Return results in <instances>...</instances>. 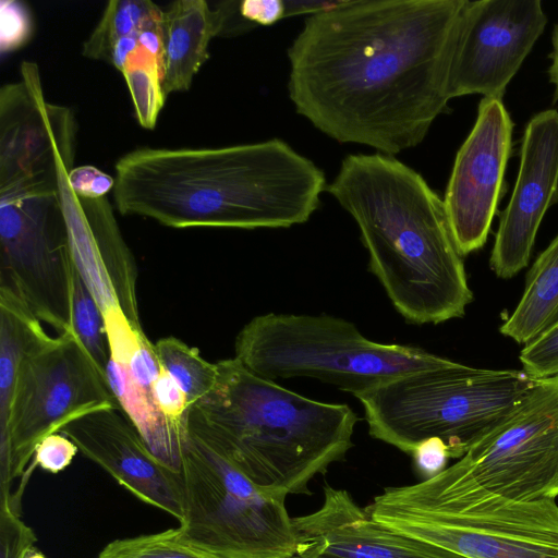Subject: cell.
Wrapping results in <instances>:
<instances>
[{"label":"cell","instance_id":"obj_1","mask_svg":"<svg viewBox=\"0 0 558 558\" xmlns=\"http://www.w3.org/2000/svg\"><path fill=\"white\" fill-rule=\"evenodd\" d=\"M465 0H353L307 15L288 49L299 114L339 143L395 156L449 111L447 75Z\"/></svg>","mask_w":558,"mask_h":558},{"label":"cell","instance_id":"obj_2","mask_svg":"<svg viewBox=\"0 0 558 558\" xmlns=\"http://www.w3.org/2000/svg\"><path fill=\"white\" fill-rule=\"evenodd\" d=\"M114 205L185 229L289 228L306 222L324 171L280 138L209 148L142 147L114 166Z\"/></svg>","mask_w":558,"mask_h":558},{"label":"cell","instance_id":"obj_3","mask_svg":"<svg viewBox=\"0 0 558 558\" xmlns=\"http://www.w3.org/2000/svg\"><path fill=\"white\" fill-rule=\"evenodd\" d=\"M327 192L355 220L368 267L412 324L464 315L473 299L444 199L414 169L380 153L347 156Z\"/></svg>","mask_w":558,"mask_h":558},{"label":"cell","instance_id":"obj_4","mask_svg":"<svg viewBox=\"0 0 558 558\" xmlns=\"http://www.w3.org/2000/svg\"><path fill=\"white\" fill-rule=\"evenodd\" d=\"M216 363V385L190 409L187 425L264 493L310 494L313 477L352 448L356 413L260 377L235 357Z\"/></svg>","mask_w":558,"mask_h":558},{"label":"cell","instance_id":"obj_5","mask_svg":"<svg viewBox=\"0 0 558 558\" xmlns=\"http://www.w3.org/2000/svg\"><path fill=\"white\" fill-rule=\"evenodd\" d=\"M557 497L558 375L537 379L519 408L456 463L420 483L386 488L371 505L436 512Z\"/></svg>","mask_w":558,"mask_h":558},{"label":"cell","instance_id":"obj_6","mask_svg":"<svg viewBox=\"0 0 558 558\" xmlns=\"http://www.w3.org/2000/svg\"><path fill=\"white\" fill-rule=\"evenodd\" d=\"M537 379L524 371L487 369L451 360L354 395L369 435L412 454L432 437L460 459L523 402Z\"/></svg>","mask_w":558,"mask_h":558},{"label":"cell","instance_id":"obj_7","mask_svg":"<svg viewBox=\"0 0 558 558\" xmlns=\"http://www.w3.org/2000/svg\"><path fill=\"white\" fill-rule=\"evenodd\" d=\"M234 351L260 377H310L353 396L448 361L417 347L373 341L353 323L326 314L258 315L240 330Z\"/></svg>","mask_w":558,"mask_h":558},{"label":"cell","instance_id":"obj_8","mask_svg":"<svg viewBox=\"0 0 558 558\" xmlns=\"http://www.w3.org/2000/svg\"><path fill=\"white\" fill-rule=\"evenodd\" d=\"M182 535L220 558H293L298 541L286 499L257 487L187 425L181 461Z\"/></svg>","mask_w":558,"mask_h":558},{"label":"cell","instance_id":"obj_9","mask_svg":"<svg viewBox=\"0 0 558 558\" xmlns=\"http://www.w3.org/2000/svg\"><path fill=\"white\" fill-rule=\"evenodd\" d=\"M109 407L119 404L73 332L28 354L19 369L7 424L0 429V498L12 497L13 482L22 481L45 437Z\"/></svg>","mask_w":558,"mask_h":558},{"label":"cell","instance_id":"obj_10","mask_svg":"<svg viewBox=\"0 0 558 558\" xmlns=\"http://www.w3.org/2000/svg\"><path fill=\"white\" fill-rule=\"evenodd\" d=\"M365 509L393 532L466 558H558L556 499L495 500L436 512Z\"/></svg>","mask_w":558,"mask_h":558},{"label":"cell","instance_id":"obj_11","mask_svg":"<svg viewBox=\"0 0 558 558\" xmlns=\"http://www.w3.org/2000/svg\"><path fill=\"white\" fill-rule=\"evenodd\" d=\"M546 23L539 0H465L449 61L448 99L471 94L502 99Z\"/></svg>","mask_w":558,"mask_h":558},{"label":"cell","instance_id":"obj_12","mask_svg":"<svg viewBox=\"0 0 558 558\" xmlns=\"http://www.w3.org/2000/svg\"><path fill=\"white\" fill-rule=\"evenodd\" d=\"M513 122L502 99L483 97L457 153L444 204L456 246L465 256L485 244L505 193Z\"/></svg>","mask_w":558,"mask_h":558},{"label":"cell","instance_id":"obj_13","mask_svg":"<svg viewBox=\"0 0 558 558\" xmlns=\"http://www.w3.org/2000/svg\"><path fill=\"white\" fill-rule=\"evenodd\" d=\"M61 201L73 265L102 315L110 308H121L131 324L143 330L138 269L107 196L80 197L64 183Z\"/></svg>","mask_w":558,"mask_h":558},{"label":"cell","instance_id":"obj_14","mask_svg":"<svg viewBox=\"0 0 558 558\" xmlns=\"http://www.w3.org/2000/svg\"><path fill=\"white\" fill-rule=\"evenodd\" d=\"M558 203V110L536 113L526 124L509 204L500 215L489 265L508 279L527 266L538 227Z\"/></svg>","mask_w":558,"mask_h":558},{"label":"cell","instance_id":"obj_15","mask_svg":"<svg viewBox=\"0 0 558 558\" xmlns=\"http://www.w3.org/2000/svg\"><path fill=\"white\" fill-rule=\"evenodd\" d=\"M60 433L136 498L179 522L183 519L180 473L154 456L119 407L87 413L69 423Z\"/></svg>","mask_w":558,"mask_h":558},{"label":"cell","instance_id":"obj_16","mask_svg":"<svg viewBox=\"0 0 558 558\" xmlns=\"http://www.w3.org/2000/svg\"><path fill=\"white\" fill-rule=\"evenodd\" d=\"M299 548L336 558H466L376 522L344 489L324 487L314 512L292 518Z\"/></svg>","mask_w":558,"mask_h":558},{"label":"cell","instance_id":"obj_17","mask_svg":"<svg viewBox=\"0 0 558 558\" xmlns=\"http://www.w3.org/2000/svg\"><path fill=\"white\" fill-rule=\"evenodd\" d=\"M108 386L122 412L154 456L180 473L187 428L171 423L159 410L153 384L161 371L155 345L144 332H126L109 341Z\"/></svg>","mask_w":558,"mask_h":558},{"label":"cell","instance_id":"obj_18","mask_svg":"<svg viewBox=\"0 0 558 558\" xmlns=\"http://www.w3.org/2000/svg\"><path fill=\"white\" fill-rule=\"evenodd\" d=\"M233 5L235 2H225L213 9L205 0H179L163 10L161 85L166 97L191 87L209 58V43L239 12V5Z\"/></svg>","mask_w":558,"mask_h":558},{"label":"cell","instance_id":"obj_19","mask_svg":"<svg viewBox=\"0 0 558 558\" xmlns=\"http://www.w3.org/2000/svg\"><path fill=\"white\" fill-rule=\"evenodd\" d=\"M52 340L27 305L0 287V429L8 421L22 361Z\"/></svg>","mask_w":558,"mask_h":558},{"label":"cell","instance_id":"obj_20","mask_svg":"<svg viewBox=\"0 0 558 558\" xmlns=\"http://www.w3.org/2000/svg\"><path fill=\"white\" fill-rule=\"evenodd\" d=\"M558 323V234L526 277L523 295L500 332L527 344Z\"/></svg>","mask_w":558,"mask_h":558},{"label":"cell","instance_id":"obj_21","mask_svg":"<svg viewBox=\"0 0 558 558\" xmlns=\"http://www.w3.org/2000/svg\"><path fill=\"white\" fill-rule=\"evenodd\" d=\"M154 345L161 367L184 392L190 409L211 392L218 377L217 363L206 361L197 349L175 337L161 338Z\"/></svg>","mask_w":558,"mask_h":558},{"label":"cell","instance_id":"obj_22","mask_svg":"<svg viewBox=\"0 0 558 558\" xmlns=\"http://www.w3.org/2000/svg\"><path fill=\"white\" fill-rule=\"evenodd\" d=\"M158 8L149 0H112L84 41L82 54L88 59L108 62L114 43L137 31L146 17Z\"/></svg>","mask_w":558,"mask_h":558},{"label":"cell","instance_id":"obj_23","mask_svg":"<svg viewBox=\"0 0 558 558\" xmlns=\"http://www.w3.org/2000/svg\"><path fill=\"white\" fill-rule=\"evenodd\" d=\"M71 325L73 333L87 351L101 377L107 381L106 369L110 353L104 315L74 265L72 270Z\"/></svg>","mask_w":558,"mask_h":558},{"label":"cell","instance_id":"obj_24","mask_svg":"<svg viewBox=\"0 0 558 558\" xmlns=\"http://www.w3.org/2000/svg\"><path fill=\"white\" fill-rule=\"evenodd\" d=\"M138 123L153 130L167 97L161 85V62L138 45L122 70Z\"/></svg>","mask_w":558,"mask_h":558},{"label":"cell","instance_id":"obj_25","mask_svg":"<svg viewBox=\"0 0 558 558\" xmlns=\"http://www.w3.org/2000/svg\"><path fill=\"white\" fill-rule=\"evenodd\" d=\"M96 558H220L190 543L178 527L114 539Z\"/></svg>","mask_w":558,"mask_h":558},{"label":"cell","instance_id":"obj_26","mask_svg":"<svg viewBox=\"0 0 558 558\" xmlns=\"http://www.w3.org/2000/svg\"><path fill=\"white\" fill-rule=\"evenodd\" d=\"M77 451H80L77 446L62 433H54L45 437L37 445L33 460L19 487L13 493L14 500L21 504L26 483L36 466L57 474L72 463Z\"/></svg>","mask_w":558,"mask_h":558},{"label":"cell","instance_id":"obj_27","mask_svg":"<svg viewBox=\"0 0 558 558\" xmlns=\"http://www.w3.org/2000/svg\"><path fill=\"white\" fill-rule=\"evenodd\" d=\"M524 372L534 379L558 375V323L525 344L520 354Z\"/></svg>","mask_w":558,"mask_h":558},{"label":"cell","instance_id":"obj_28","mask_svg":"<svg viewBox=\"0 0 558 558\" xmlns=\"http://www.w3.org/2000/svg\"><path fill=\"white\" fill-rule=\"evenodd\" d=\"M37 541L35 532L7 502L0 501V558H23Z\"/></svg>","mask_w":558,"mask_h":558},{"label":"cell","instance_id":"obj_29","mask_svg":"<svg viewBox=\"0 0 558 558\" xmlns=\"http://www.w3.org/2000/svg\"><path fill=\"white\" fill-rule=\"evenodd\" d=\"M33 31L28 9L19 1L1 2V52H11L22 47Z\"/></svg>","mask_w":558,"mask_h":558},{"label":"cell","instance_id":"obj_30","mask_svg":"<svg viewBox=\"0 0 558 558\" xmlns=\"http://www.w3.org/2000/svg\"><path fill=\"white\" fill-rule=\"evenodd\" d=\"M153 393L161 413L175 426L187 428L190 411L187 399L178 384L162 367L153 384Z\"/></svg>","mask_w":558,"mask_h":558},{"label":"cell","instance_id":"obj_31","mask_svg":"<svg viewBox=\"0 0 558 558\" xmlns=\"http://www.w3.org/2000/svg\"><path fill=\"white\" fill-rule=\"evenodd\" d=\"M68 182L73 192L84 198L105 197L114 186L113 177L89 165L73 167Z\"/></svg>","mask_w":558,"mask_h":558},{"label":"cell","instance_id":"obj_32","mask_svg":"<svg viewBox=\"0 0 558 558\" xmlns=\"http://www.w3.org/2000/svg\"><path fill=\"white\" fill-rule=\"evenodd\" d=\"M416 469L426 476L433 477L446 469L449 457L445 442L432 437L420 442L412 452Z\"/></svg>","mask_w":558,"mask_h":558},{"label":"cell","instance_id":"obj_33","mask_svg":"<svg viewBox=\"0 0 558 558\" xmlns=\"http://www.w3.org/2000/svg\"><path fill=\"white\" fill-rule=\"evenodd\" d=\"M240 15L251 24L269 26L286 19L284 0H245L239 3Z\"/></svg>","mask_w":558,"mask_h":558},{"label":"cell","instance_id":"obj_34","mask_svg":"<svg viewBox=\"0 0 558 558\" xmlns=\"http://www.w3.org/2000/svg\"><path fill=\"white\" fill-rule=\"evenodd\" d=\"M340 1H295L284 0L286 17L296 16L302 14L312 15L339 4Z\"/></svg>","mask_w":558,"mask_h":558},{"label":"cell","instance_id":"obj_35","mask_svg":"<svg viewBox=\"0 0 558 558\" xmlns=\"http://www.w3.org/2000/svg\"><path fill=\"white\" fill-rule=\"evenodd\" d=\"M553 51L551 64L548 69L549 82L555 86L554 100H558V23L555 25L551 36Z\"/></svg>","mask_w":558,"mask_h":558},{"label":"cell","instance_id":"obj_36","mask_svg":"<svg viewBox=\"0 0 558 558\" xmlns=\"http://www.w3.org/2000/svg\"><path fill=\"white\" fill-rule=\"evenodd\" d=\"M293 558H336L322 554L313 548H299Z\"/></svg>","mask_w":558,"mask_h":558},{"label":"cell","instance_id":"obj_37","mask_svg":"<svg viewBox=\"0 0 558 558\" xmlns=\"http://www.w3.org/2000/svg\"><path fill=\"white\" fill-rule=\"evenodd\" d=\"M23 558H47L40 550H38L35 546L29 547L24 553Z\"/></svg>","mask_w":558,"mask_h":558}]
</instances>
